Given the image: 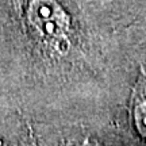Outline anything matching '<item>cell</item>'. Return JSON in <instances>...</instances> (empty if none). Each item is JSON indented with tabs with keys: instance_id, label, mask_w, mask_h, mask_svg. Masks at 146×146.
<instances>
[{
	"instance_id": "6da1fadb",
	"label": "cell",
	"mask_w": 146,
	"mask_h": 146,
	"mask_svg": "<svg viewBox=\"0 0 146 146\" xmlns=\"http://www.w3.org/2000/svg\"><path fill=\"white\" fill-rule=\"evenodd\" d=\"M36 15L41 27L49 34L57 35L62 33L66 27V18L64 12L50 1H43L38 5Z\"/></svg>"
},
{
	"instance_id": "7a4b0ae2",
	"label": "cell",
	"mask_w": 146,
	"mask_h": 146,
	"mask_svg": "<svg viewBox=\"0 0 146 146\" xmlns=\"http://www.w3.org/2000/svg\"><path fill=\"white\" fill-rule=\"evenodd\" d=\"M134 116H135V125L139 133L146 137V100L137 106Z\"/></svg>"
}]
</instances>
